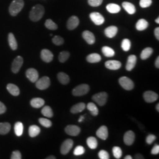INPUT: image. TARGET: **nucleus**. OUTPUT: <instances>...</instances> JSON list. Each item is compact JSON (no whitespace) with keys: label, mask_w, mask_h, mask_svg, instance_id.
Wrapping results in <instances>:
<instances>
[{"label":"nucleus","mask_w":159,"mask_h":159,"mask_svg":"<svg viewBox=\"0 0 159 159\" xmlns=\"http://www.w3.org/2000/svg\"><path fill=\"white\" fill-rule=\"evenodd\" d=\"M103 0H88V3L91 7H98L102 4Z\"/></svg>","instance_id":"obj_46"},{"label":"nucleus","mask_w":159,"mask_h":159,"mask_svg":"<svg viewBox=\"0 0 159 159\" xmlns=\"http://www.w3.org/2000/svg\"><path fill=\"white\" fill-rule=\"evenodd\" d=\"M56 157L55 156H48V157H47L46 159H56Z\"/></svg>","instance_id":"obj_56"},{"label":"nucleus","mask_w":159,"mask_h":159,"mask_svg":"<svg viewBox=\"0 0 159 159\" xmlns=\"http://www.w3.org/2000/svg\"><path fill=\"white\" fill-rule=\"evenodd\" d=\"M11 129V125L9 123H0V134H7Z\"/></svg>","instance_id":"obj_31"},{"label":"nucleus","mask_w":159,"mask_h":159,"mask_svg":"<svg viewBox=\"0 0 159 159\" xmlns=\"http://www.w3.org/2000/svg\"><path fill=\"white\" fill-rule=\"evenodd\" d=\"M113 156L115 158L119 159L121 158V156H122V150L119 147H114L113 148Z\"/></svg>","instance_id":"obj_43"},{"label":"nucleus","mask_w":159,"mask_h":159,"mask_svg":"<svg viewBox=\"0 0 159 159\" xmlns=\"http://www.w3.org/2000/svg\"><path fill=\"white\" fill-rule=\"evenodd\" d=\"M85 148L81 146H78L75 148L74 150V154L75 156H81L84 153Z\"/></svg>","instance_id":"obj_44"},{"label":"nucleus","mask_w":159,"mask_h":159,"mask_svg":"<svg viewBox=\"0 0 159 159\" xmlns=\"http://www.w3.org/2000/svg\"><path fill=\"white\" fill-rule=\"evenodd\" d=\"M70 57V52L68 51H64L61 52L58 56V60L60 63H65Z\"/></svg>","instance_id":"obj_39"},{"label":"nucleus","mask_w":159,"mask_h":159,"mask_svg":"<svg viewBox=\"0 0 159 159\" xmlns=\"http://www.w3.org/2000/svg\"><path fill=\"white\" fill-rule=\"evenodd\" d=\"M156 139V137L154 134H148L146 137V143L148 144H152V143Z\"/></svg>","instance_id":"obj_49"},{"label":"nucleus","mask_w":159,"mask_h":159,"mask_svg":"<svg viewBox=\"0 0 159 159\" xmlns=\"http://www.w3.org/2000/svg\"><path fill=\"white\" fill-rule=\"evenodd\" d=\"M57 79L62 84H67L70 82V77L68 75L64 72H60L57 74Z\"/></svg>","instance_id":"obj_27"},{"label":"nucleus","mask_w":159,"mask_h":159,"mask_svg":"<svg viewBox=\"0 0 159 159\" xmlns=\"http://www.w3.org/2000/svg\"><path fill=\"white\" fill-rule=\"evenodd\" d=\"M89 91V85L85 84H82L75 87L73 90L72 93L74 96H82L87 94Z\"/></svg>","instance_id":"obj_3"},{"label":"nucleus","mask_w":159,"mask_h":159,"mask_svg":"<svg viewBox=\"0 0 159 159\" xmlns=\"http://www.w3.org/2000/svg\"><path fill=\"white\" fill-rule=\"evenodd\" d=\"M151 153L154 155H156L159 153V146L158 144H155L151 151Z\"/></svg>","instance_id":"obj_50"},{"label":"nucleus","mask_w":159,"mask_h":159,"mask_svg":"<svg viewBox=\"0 0 159 159\" xmlns=\"http://www.w3.org/2000/svg\"><path fill=\"white\" fill-rule=\"evenodd\" d=\"M40 128L36 125H32L30 126L29 129V136L31 137H35L37 136L40 134Z\"/></svg>","instance_id":"obj_29"},{"label":"nucleus","mask_w":159,"mask_h":159,"mask_svg":"<svg viewBox=\"0 0 159 159\" xmlns=\"http://www.w3.org/2000/svg\"><path fill=\"white\" fill-rule=\"evenodd\" d=\"M87 108L90 111L91 114L94 116H96L98 114V109L96 105L93 102H89L87 105Z\"/></svg>","instance_id":"obj_35"},{"label":"nucleus","mask_w":159,"mask_h":159,"mask_svg":"<svg viewBox=\"0 0 159 159\" xmlns=\"http://www.w3.org/2000/svg\"><path fill=\"white\" fill-rule=\"evenodd\" d=\"M24 126L21 122L18 121L14 125V132L17 136H21L23 133Z\"/></svg>","instance_id":"obj_33"},{"label":"nucleus","mask_w":159,"mask_h":159,"mask_svg":"<svg viewBox=\"0 0 159 159\" xmlns=\"http://www.w3.org/2000/svg\"><path fill=\"white\" fill-rule=\"evenodd\" d=\"M108 97V94L106 92H100L97 94H94L92 97V99L93 101L97 102L99 106H102L105 105V104L107 102Z\"/></svg>","instance_id":"obj_4"},{"label":"nucleus","mask_w":159,"mask_h":159,"mask_svg":"<svg viewBox=\"0 0 159 159\" xmlns=\"http://www.w3.org/2000/svg\"><path fill=\"white\" fill-rule=\"evenodd\" d=\"M156 109H157V111L159 112V104L158 103L156 106Z\"/></svg>","instance_id":"obj_58"},{"label":"nucleus","mask_w":159,"mask_h":159,"mask_svg":"<svg viewBox=\"0 0 159 159\" xmlns=\"http://www.w3.org/2000/svg\"><path fill=\"white\" fill-rule=\"evenodd\" d=\"M6 110H7V108H6V106L2 102H0V114L4 113L6 111Z\"/></svg>","instance_id":"obj_51"},{"label":"nucleus","mask_w":159,"mask_h":159,"mask_svg":"<svg viewBox=\"0 0 159 159\" xmlns=\"http://www.w3.org/2000/svg\"><path fill=\"white\" fill-rule=\"evenodd\" d=\"M7 89L8 92L14 96H18L20 93L19 88L17 85L13 84H8L7 85Z\"/></svg>","instance_id":"obj_26"},{"label":"nucleus","mask_w":159,"mask_h":159,"mask_svg":"<svg viewBox=\"0 0 159 159\" xmlns=\"http://www.w3.org/2000/svg\"><path fill=\"white\" fill-rule=\"evenodd\" d=\"M90 18L91 21L97 25H102L104 23V18L101 14L97 12H91L90 14Z\"/></svg>","instance_id":"obj_8"},{"label":"nucleus","mask_w":159,"mask_h":159,"mask_svg":"<svg viewBox=\"0 0 159 159\" xmlns=\"http://www.w3.org/2000/svg\"><path fill=\"white\" fill-rule=\"evenodd\" d=\"M66 133L71 136H78L81 131L79 126L75 125H68L65 129Z\"/></svg>","instance_id":"obj_12"},{"label":"nucleus","mask_w":159,"mask_h":159,"mask_svg":"<svg viewBox=\"0 0 159 159\" xmlns=\"http://www.w3.org/2000/svg\"><path fill=\"white\" fill-rule=\"evenodd\" d=\"M148 23L146 20L143 18L140 19L137 22L136 25V29L139 31L145 30L146 29H148Z\"/></svg>","instance_id":"obj_28"},{"label":"nucleus","mask_w":159,"mask_h":159,"mask_svg":"<svg viewBox=\"0 0 159 159\" xmlns=\"http://www.w3.org/2000/svg\"><path fill=\"white\" fill-rule=\"evenodd\" d=\"M120 84L126 90H131L134 89V84L133 81L127 77L123 76L120 78L119 80Z\"/></svg>","instance_id":"obj_5"},{"label":"nucleus","mask_w":159,"mask_h":159,"mask_svg":"<svg viewBox=\"0 0 159 159\" xmlns=\"http://www.w3.org/2000/svg\"><path fill=\"white\" fill-rule=\"evenodd\" d=\"M84 119V116H80L79 120V122H81V121H83Z\"/></svg>","instance_id":"obj_55"},{"label":"nucleus","mask_w":159,"mask_h":159,"mask_svg":"<svg viewBox=\"0 0 159 159\" xmlns=\"http://www.w3.org/2000/svg\"><path fill=\"white\" fill-rule=\"evenodd\" d=\"M39 121L41 125L46 128H49L52 125V122L50 120L45 118H40Z\"/></svg>","instance_id":"obj_41"},{"label":"nucleus","mask_w":159,"mask_h":159,"mask_svg":"<svg viewBox=\"0 0 159 159\" xmlns=\"http://www.w3.org/2000/svg\"><path fill=\"white\" fill-rule=\"evenodd\" d=\"M24 6L23 0H14L9 7V12L12 16H16Z\"/></svg>","instance_id":"obj_2"},{"label":"nucleus","mask_w":159,"mask_h":159,"mask_svg":"<svg viewBox=\"0 0 159 159\" xmlns=\"http://www.w3.org/2000/svg\"><path fill=\"white\" fill-rule=\"evenodd\" d=\"M45 26L47 29L50 30H56L58 29V26L56 23L51 19L47 20L45 22Z\"/></svg>","instance_id":"obj_38"},{"label":"nucleus","mask_w":159,"mask_h":159,"mask_svg":"<svg viewBox=\"0 0 159 159\" xmlns=\"http://www.w3.org/2000/svg\"><path fill=\"white\" fill-rule=\"evenodd\" d=\"M87 144L89 148H90L91 149H95L97 147L98 143H97V140L95 137H89L87 139Z\"/></svg>","instance_id":"obj_36"},{"label":"nucleus","mask_w":159,"mask_h":159,"mask_svg":"<svg viewBox=\"0 0 159 159\" xmlns=\"http://www.w3.org/2000/svg\"><path fill=\"white\" fill-rule=\"evenodd\" d=\"M102 52L104 56L107 57H113L115 55V52L113 49L107 46H104L102 47Z\"/></svg>","instance_id":"obj_34"},{"label":"nucleus","mask_w":159,"mask_h":159,"mask_svg":"<svg viewBox=\"0 0 159 159\" xmlns=\"http://www.w3.org/2000/svg\"><path fill=\"white\" fill-rule=\"evenodd\" d=\"M155 21H156V23H157V24H159V17H157V18L155 20Z\"/></svg>","instance_id":"obj_59"},{"label":"nucleus","mask_w":159,"mask_h":159,"mask_svg":"<svg viewBox=\"0 0 159 159\" xmlns=\"http://www.w3.org/2000/svg\"><path fill=\"white\" fill-rule=\"evenodd\" d=\"M155 66L157 68H159V57H157L156 61H155Z\"/></svg>","instance_id":"obj_54"},{"label":"nucleus","mask_w":159,"mask_h":159,"mask_svg":"<svg viewBox=\"0 0 159 159\" xmlns=\"http://www.w3.org/2000/svg\"><path fill=\"white\" fill-rule=\"evenodd\" d=\"M118 32V29L116 26H110L107 28L105 29L104 30V34L110 39H112L114 37Z\"/></svg>","instance_id":"obj_20"},{"label":"nucleus","mask_w":159,"mask_h":159,"mask_svg":"<svg viewBox=\"0 0 159 159\" xmlns=\"http://www.w3.org/2000/svg\"><path fill=\"white\" fill-rule=\"evenodd\" d=\"M25 75L27 79L32 83L36 82L39 79V77L38 71L35 69L33 68L28 69L26 71Z\"/></svg>","instance_id":"obj_10"},{"label":"nucleus","mask_w":159,"mask_h":159,"mask_svg":"<svg viewBox=\"0 0 159 159\" xmlns=\"http://www.w3.org/2000/svg\"><path fill=\"white\" fill-rule=\"evenodd\" d=\"M152 0H140V6L142 8H148L152 5Z\"/></svg>","instance_id":"obj_45"},{"label":"nucleus","mask_w":159,"mask_h":159,"mask_svg":"<svg viewBox=\"0 0 159 159\" xmlns=\"http://www.w3.org/2000/svg\"><path fill=\"white\" fill-rule=\"evenodd\" d=\"M131 47V42L130 40L127 39H125L122 41L121 43V48L125 51H128L130 50Z\"/></svg>","instance_id":"obj_40"},{"label":"nucleus","mask_w":159,"mask_h":159,"mask_svg":"<svg viewBox=\"0 0 159 159\" xmlns=\"http://www.w3.org/2000/svg\"><path fill=\"white\" fill-rule=\"evenodd\" d=\"M85 103L84 102H79L76 104L74 105L70 110L71 113L73 114L79 113L82 112L84 109H85Z\"/></svg>","instance_id":"obj_21"},{"label":"nucleus","mask_w":159,"mask_h":159,"mask_svg":"<svg viewBox=\"0 0 159 159\" xmlns=\"http://www.w3.org/2000/svg\"><path fill=\"white\" fill-rule=\"evenodd\" d=\"M135 134L132 131H128L125 133L123 137L124 142L127 146H131L134 142Z\"/></svg>","instance_id":"obj_15"},{"label":"nucleus","mask_w":159,"mask_h":159,"mask_svg":"<svg viewBox=\"0 0 159 159\" xmlns=\"http://www.w3.org/2000/svg\"><path fill=\"white\" fill-rule=\"evenodd\" d=\"M106 9L111 14H116L120 11L121 8L119 5L116 4H108V5L106 6Z\"/></svg>","instance_id":"obj_30"},{"label":"nucleus","mask_w":159,"mask_h":159,"mask_svg":"<svg viewBox=\"0 0 159 159\" xmlns=\"http://www.w3.org/2000/svg\"><path fill=\"white\" fill-rule=\"evenodd\" d=\"M105 67L109 70H117L121 68V63L117 60H108L105 63Z\"/></svg>","instance_id":"obj_17"},{"label":"nucleus","mask_w":159,"mask_h":159,"mask_svg":"<svg viewBox=\"0 0 159 159\" xmlns=\"http://www.w3.org/2000/svg\"><path fill=\"white\" fill-rule=\"evenodd\" d=\"M153 52V50L150 47H147V48H144L142 51V53L140 54L141 59L143 60L148 59L151 56Z\"/></svg>","instance_id":"obj_32"},{"label":"nucleus","mask_w":159,"mask_h":159,"mask_svg":"<svg viewBox=\"0 0 159 159\" xmlns=\"http://www.w3.org/2000/svg\"><path fill=\"white\" fill-rule=\"evenodd\" d=\"M143 97L146 102H153L158 99L159 96L154 91H147L144 93Z\"/></svg>","instance_id":"obj_11"},{"label":"nucleus","mask_w":159,"mask_h":159,"mask_svg":"<svg viewBox=\"0 0 159 159\" xmlns=\"http://www.w3.org/2000/svg\"><path fill=\"white\" fill-rule=\"evenodd\" d=\"M79 19L76 16H71L69 18L67 23V27L69 30H73L76 29L79 25Z\"/></svg>","instance_id":"obj_13"},{"label":"nucleus","mask_w":159,"mask_h":159,"mask_svg":"<svg viewBox=\"0 0 159 159\" xmlns=\"http://www.w3.org/2000/svg\"><path fill=\"white\" fill-rule=\"evenodd\" d=\"M125 159H132V157L130 155H127L125 157Z\"/></svg>","instance_id":"obj_57"},{"label":"nucleus","mask_w":159,"mask_h":159,"mask_svg":"<svg viewBox=\"0 0 159 159\" xmlns=\"http://www.w3.org/2000/svg\"><path fill=\"white\" fill-rule=\"evenodd\" d=\"M154 35L157 40H159V28L157 27L154 30Z\"/></svg>","instance_id":"obj_52"},{"label":"nucleus","mask_w":159,"mask_h":159,"mask_svg":"<svg viewBox=\"0 0 159 159\" xmlns=\"http://www.w3.org/2000/svg\"><path fill=\"white\" fill-rule=\"evenodd\" d=\"M86 60L89 63H98L102 60V57L97 53H92L86 57Z\"/></svg>","instance_id":"obj_24"},{"label":"nucleus","mask_w":159,"mask_h":159,"mask_svg":"<svg viewBox=\"0 0 159 159\" xmlns=\"http://www.w3.org/2000/svg\"><path fill=\"white\" fill-rule=\"evenodd\" d=\"M22 158L21 157V153L16 150V151H14L12 152V153L11 154V159H21Z\"/></svg>","instance_id":"obj_48"},{"label":"nucleus","mask_w":159,"mask_h":159,"mask_svg":"<svg viewBox=\"0 0 159 159\" xmlns=\"http://www.w3.org/2000/svg\"><path fill=\"white\" fill-rule=\"evenodd\" d=\"M36 87L40 90H44L48 89L50 85V79L48 77L44 76L35 82Z\"/></svg>","instance_id":"obj_6"},{"label":"nucleus","mask_w":159,"mask_h":159,"mask_svg":"<svg viewBox=\"0 0 159 159\" xmlns=\"http://www.w3.org/2000/svg\"><path fill=\"white\" fill-rule=\"evenodd\" d=\"M73 141L71 139H67L62 143L61 146V153L66 155L70 152L73 146Z\"/></svg>","instance_id":"obj_7"},{"label":"nucleus","mask_w":159,"mask_h":159,"mask_svg":"<svg viewBox=\"0 0 159 159\" xmlns=\"http://www.w3.org/2000/svg\"><path fill=\"white\" fill-rule=\"evenodd\" d=\"M135 159H144V157H143V155H142L141 154H136L135 155Z\"/></svg>","instance_id":"obj_53"},{"label":"nucleus","mask_w":159,"mask_h":159,"mask_svg":"<svg viewBox=\"0 0 159 159\" xmlns=\"http://www.w3.org/2000/svg\"><path fill=\"white\" fill-rule=\"evenodd\" d=\"M52 41L56 46H61V45H63L64 42L63 38L58 35L54 36L52 39Z\"/></svg>","instance_id":"obj_42"},{"label":"nucleus","mask_w":159,"mask_h":159,"mask_svg":"<svg viewBox=\"0 0 159 159\" xmlns=\"http://www.w3.org/2000/svg\"><path fill=\"white\" fill-rule=\"evenodd\" d=\"M23 57L21 56H17L13 61L12 63L11 70L14 73H17L19 72L21 67L23 66Z\"/></svg>","instance_id":"obj_9"},{"label":"nucleus","mask_w":159,"mask_h":159,"mask_svg":"<svg viewBox=\"0 0 159 159\" xmlns=\"http://www.w3.org/2000/svg\"><path fill=\"white\" fill-rule=\"evenodd\" d=\"M53 54L51 51L47 49H43L41 52V58L42 60L46 63H50L53 60Z\"/></svg>","instance_id":"obj_14"},{"label":"nucleus","mask_w":159,"mask_h":159,"mask_svg":"<svg viewBox=\"0 0 159 159\" xmlns=\"http://www.w3.org/2000/svg\"><path fill=\"white\" fill-rule=\"evenodd\" d=\"M97 136L102 140H106L108 136V129L106 126H101L96 132Z\"/></svg>","instance_id":"obj_18"},{"label":"nucleus","mask_w":159,"mask_h":159,"mask_svg":"<svg viewBox=\"0 0 159 159\" xmlns=\"http://www.w3.org/2000/svg\"><path fill=\"white\" fill-rule=\"evenodd\" d=\"M82 36L83 38L89 44L92 45L94 44L96 41V38L93 33L89 31H84L82 34Z\"/></svg>","instance_id":"obj_16"},{"label":"nucleus","mask_w":159,"mask_h":159,"mask_svg":"<svg viewBox=\"0 0 159 159\" xmlns=\"http://www.w3.org/2000/svg\"><path fill=\"white\" fill-rule=\"evenodd\" d=\"M44 12L45 10L44 7L41 4H37L34 6L30 12V19L34 22L39 21L43 17Z\"/></svg>","instance_id":"obj_1"},{"label":"nucleus","mask_w":159,"mask_h":159,"mask_svg":"<svg viewBox=\"0 0 159 159\" xmlns=\"http://www.w3.org/2000/svg\"><path fill=\"white\" fill-rule=\"evenodd\" d=\"M8 41L9 46H10L12 50H16L17 49V47H18L17 40L15 38L14 35L11 33L8 34Z\"/></svg>","instance_id":"obj_23"},{"label":"nucleus","mask_w":159,"mask_h":159,"mask_svg":"<svg viewBox=\"0 0 159 159\" xmlns=\"http://www.w3.org/2000/svg\"><path fill=\"white\" fill-rule=\"evenodd\" d=\"M98 157L100 159H109L110 156L108 152L106 150H100L98 153Z\"/></svg>","instance_id":"obj_47"},{"label":"nucleus","mask_w":159,"mask_h":159,"mask_svg":"<svg viewBox=\"0 0 159 159\" xmlns=\"http://www.w3.org/2000/svg\"><path fill=\"white\" fill-rule=\"evenodd\" d=\"M137 63V57L135 55H130L128 57L127 61L126 63L125 68L127 71H130L134 68Z\"/></svg>","instance_id":"obj_19"},{"label":"nucleus","mask_w":159,"mask_h":159,"mask_svg":"<svg viewBox=\"0 0 159 159\" xmlns=\"http://www.w3.org/2000/svg\"><path fill=\"white\" fill-rule=\"evenodd\" d=\"M122 6L125 11L127 12L129 14H131V15L134 14L136 12V9L135 6L130 2H124L122 3Z\"/></svg>","instance_id":"obj_25"},{"label":"nucleus","mask_w":159,"mask_h":159,"mask_svg":"<svg viewBox=\"0 0 159 159\" xmlns=\"http://www.w3.org/2000/svg\"><path fill=\"white\" fill-rule=\"evenodd\" d=\"M44 100L41 98H34L30 102L31 106L35 108H39L43 107L44 105Z\"/></svg>","instance_id":"obj_22"},{"label":"nucleus","mask_w":159,"mask_h":159,"mask_svg":"<svg viewBox=\"0 0 159 159\" xmlns=\"http://www.w3.org/2000/svg\"><path fill=\"white\" fill-rule=\"evenodd\" d=\"M41 113L43 115H44V116H46L48 118H51L53 116L52 110L51 107L50 106H44L42 110H41Z\"/></svg>","instance_id":"obj_37"}]
</instances>
